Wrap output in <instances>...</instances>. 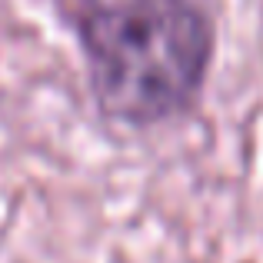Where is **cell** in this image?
<instances>
[{
  "mask_svg": "<svg viewBox=\"0 0 263 263\" xmlns=\"http://www.w3.org/2000/svg\"><path fill=\"white\" fill-rule=\"evenodd\" d=\"M90 87L110 120H170L200 97L217 27L206 0H70Z\"/></svg>",
  "mask_w": 263,
  "mask_h": 263,
  "instance_id": "6da1fadb",
  "label": "cell"
}]
</instances>
